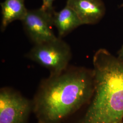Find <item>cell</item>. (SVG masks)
<instances>
[{"label":"cell","mask_w":123,"mask_h":123,"mask_svg":"<svg viewBox=\"0 0 123 123\" xmlns=\"http://www.w3.org/2000/svg\"><path fill=\"white\" fill-rule=\"evenodd\" d=\"M26 57L56 74L68 67L72 58L70 47L60 37L34 45Z\"/></svg>","instance_id":"cell-3"},{"label":"cell","mask_w":123,"mask_h":123,"mask_svg":"<svg viewBox=\"0 0 123 123\" xmlns=\"http://www.w3.org/2000/svg\"><path fill=\"white\" fill-rule=\"evenodd\" d=\"M93 70L68 67L42 80L34 98L33 112L38 123H60L92 96Z\"/></svg>","instance_id":"cell-1"},{"label":"cell","mask_w":123,"mask_h":123,"mask_svg":"<svg viewBox=\"0 0 123 123\" xmlns=\"http://www.w3.org/2000/svg\"><path fill=\"white\" fill-rule=\"evenodd\" d=\"M31 112L32 101L12 88L0 89V123H26Z\"/></svg>","instance_id":"cell-4"},{"label":"cell","mask_w":123,"mask_h":123,"mask_svg":"<svg viewBox=\"0 0 123 123\" xmlns=\"http://www.w3.org/2000/svg\"><path fill=\"white\" fill-rule=\"evenodd\" d=\"M53 12L39 8L28 10L22 21L24 30L27 37L34 44H40L56 39L53 30Z\"/></svg>","instance_id":"cell-5"},{"label":"cell","mask_w":123,"mask_h":123,"mask_svg":"<svg viewBox=\"0 0 123 123\" xmlns=\"http://www.w3.org/2000/svg\"></svg>","instance_id":"cell-12"},{"label":"cell","mask_w":123,"mask_h":123,"mask_svg":"<svg viewBox=\"0 0 123 123\" xmlns=\"http://www.w3.org/2000/svg\"><path fill=\"white\" fill-rule=\"evenodd\" d=\"M52 22L60 38L83 25L74 11L67 5L60 11L53 12Z\"/></svg>","instance_id":"cell-7"},{"label":"cell","mask_w":123,"mask_h":123,"mask_svg":"<svg viewBox=\"0 0 123 123\" xmlns=\"http://www.w3.org/2000/svg\"><path fill=\"white\" fill-rule=\"evenodd\" d=\"M118 54V57L120 60L123 62V45L120 49L119 50Z\"/></svg>","instance_id":"cell-10"},{"label":"cell","mask_w":123,"mask_h":123,"mask_svg":"<svg viewBox=\"0 0 123 123\" xmlns=\"http://www.w3.org/2000/svg\"><path fill=\"white\" fill-rule=\"evenodd\" d=\"M66 5L74 11L83 25L96 24L105 13L102 0H67Z\"/></svg>","instance_id":"cell-6"},{"label":"cell","mask_w":123,"mask_h":123,"mask_svg":"<svg viewBox=\"0 0 123 123\" xmlns=\"http://www.w3.org/2000/svg\"><path fill=\"white\" fill-rule=\"evenodd\" d=\"M43 4L41 8L49 12H53L54 11L53 7V3L54 0H42Z\"/></svg>","instance_id":"cell-9"},{"label":"cell","mask_w":123,"mask_h":123,"mask_svg":"<svg viewBox=\"0 0 123 123\" xmlns=\"http://www.w3.org/2000/svg\"><path fill=\"white\" fill-rule=\"evenodd\" d=\"M120 7H123V4H122L121 5H120Z\"/></svg>","instance_id":"cell-11"},{"label":"cell","mask_w":123,"mask_h":123,"mask_svg":"<svg viewBox=\"0 0 123 123\" xmlns=\"http://www.w3.org/2000/svg\"><path fill=\"white\" fill-rule=\"evenodd\" d=\"M24 2L25 0H5L0 3L1 31H4L12 22L17 20L22 21L25 18L28 10Z\"/></svg>","instance_id":"cell-8"},{"label":"cell","mask_w":123,"mask_h":123,"mask_svg":"<svg viewBox=\"0 0 123 123\" xmlns=\"http://www.w3.org/2000/svg\"><path fill=\"white\" fill-rule=\"evenodd\" d=\"M94 88L84 117L77 123H122L123 62L105 49L93 57Z\"/></svg>","instance_id":"cell-2"}]
</instances>
